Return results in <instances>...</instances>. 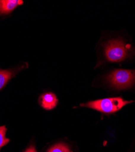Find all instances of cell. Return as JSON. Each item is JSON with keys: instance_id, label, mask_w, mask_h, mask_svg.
<instances>
[{"instance_id": "1", "label": "cell", "mask_w": 135, "mask_h": 152, "mask_svg": "<svg viewBox=\"0 0 135 152\" xmlns=\"http://www.w3.org/2000/svg\"><path fill=\"white\" fill-rule=\"evenodd\" d=\"M134 102L135 101L125 100L122 97H111L90 101L87 103L80 104V106L90 108L105 114H112Z\"/></svg>"}, {"instance_id": "2", "label": "cell", "mask_w": 135, "mask_h": 152, "mask_svg": "<svg viewBox=\"0 0 135 152\" xmlns=\"http://www.w3.org/2000/svg\"><path fill=\"white\" fill-rule=\"evenodd\" d=\"M130 53V46L121 40H109L105 46L106 59L111 62H119L126 59Z\"/></svg>"}, {"instance_id": "3", "label": "cell", "mask_w": 135, "mask_h": 152, "mask_svg": "<svg viewBox=\"0 0 135 152\" xmlns=\"http://www.w3.org/2000/svg\"><path fill=\"white\" fill-rule=\"evenodd\" d=\"M107 81L116 89H126L135 81V72L128 69H116L108 75Z\"/></svg>"}, {"instance_id": "4", "label": "cell", "mask_w": 135, "mask_h": 152, "mask_svg": "<svg viewBox=\"0 0 135 152\" xmlns=\"http://www.w3.org/2000/svg\"><path fill=\"white\" fill-rule=\"evenodd\" d=\"M39 102L44 109L46 110H51L57 106L58 104V99L54 93H47L40 96Z\"/></svg>"}, {"instance_id": "5", "label": "cell", "mask_w": 135, "mask_h": 152, "mask_svg": "<svg viewBox=\"0 0 135 152\" xmlns=\"http://www.w3.org/2000/svg\"><path fill=\"white\" fill-rule=\"evenodd\" d=\"M23 3V1H19V0H1L0 14H9L16 9L18 6L21 5Z\"/></svg>"}, {"instance_id": "6", "label": "cell", "mask_w": 135, "mask_h": 152, "mask_svg": "<svg viewBox=\"0 0 135 152\" xmlns=\"http://www.w3.org/2000/svg\"><path fill=\"white\" fill-rule=\"evenodd\" d=\"M23 66L21 68L14 69V70H2L0 71V90L6 85V83L22 69Z\"/></svg>"}, {"instance_id": "7", "label": "cell", "mask_w": 135, "mask_h": 152, "mask_svg": "<svg viewBox=\"0 0 135 152\" xmlns=\"http://www.w3.org/2000/svg\"><path fill=\"white\" fill-rule=\"evenodd\" d=\"M47 152H71L69 148L64 144H57L51 147Z\"/></svg>"}, {"instance_id": "8", "label": "cell", "mask_w": 135, "mask_h": 152, "mask_svg": "<svg viewBox=\"0 0 135 152\" xmlns=\"http://www.w3.org/2000/svg\"><path fill=\"white\" fill-rule=\"evenodd\" d=\"M6 128L5 126H0V150L1 148L6 145L10 140L9 139L6 137Z\"/></svg>"}, {"instance_id": "9", "label": "cell", "mask_w": 135, "mask_h": 152, "mask_svg": "<svg viewBox=\"0 0 135 152\" xmlns=\"http://www.w3.org/2000/svg\"><path fill=\"white\" fill-rule=\"evenodd\" d=\"M24 152H36L34 146H31L28 148L26 149V150Z\"/></svg>"}]
</instances>
